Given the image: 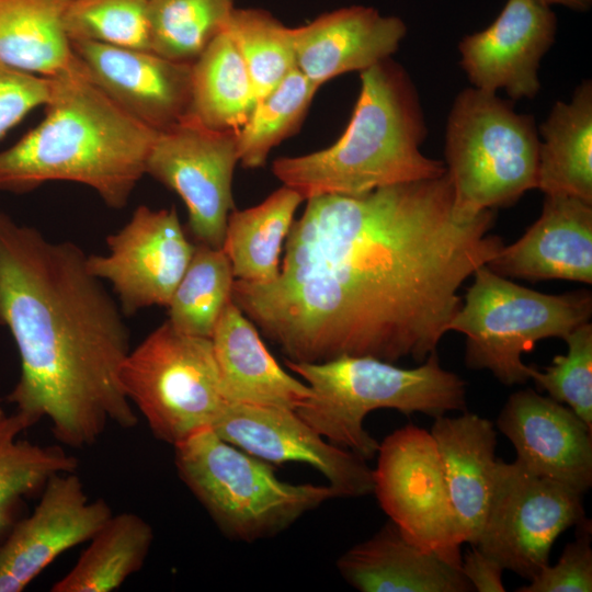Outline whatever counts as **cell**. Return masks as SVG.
Here are the masks:
<instances>
[{
    "label": "cell",
    "mask_w": 592,
    "mask_h": 592,
    "mask_svg": "<svg viewBox=\"0 0 592 592\" xmlns=\"http://www.w3.org/2000/svg\"><path fill=\"white\" fill-rule=\"evenodd\" d=\"M280 275L235 280L232 300L287 360L422 363L462 305V284L503 248L496 209L454 212L446 175L306 200Z\"/></svg>",
    "instance_id": "obj_1"
},
{
    "label": "cell",
    "mask_w": 592,
    "mask_h": 592,
    "mask_svg": "<svg viewBox=\"0 0 592 592\" xmlns=\"http://www.w3.org/2000/svg\"><path fill=\"white\" fill-rule=\"evenodd\" d=\"M87 258L0 208V327L21 362L5 400L32 426L46 419L55 439L77 449L138 421L118 377L132 349L125 316Z\"/></svg>",
    "instance_id": "obj_2"
},
{
    "label": "cell",
    "mask_w": 592,
    "mask_h": 592,
    "mask_svg": "<svg viewBox=\"0 0 592 592\" xmlns=\"http://www.w3.org/2000/svg\"><path fill=\"white\" fill-rule=\"evenodd\" d=\"M50 78L43 121L0 152V191L22 194L46 182L69 181L122 209L146 174L157 132L111 100L76 56Z\"/></svg>",
    "instance_id": "obj_3"
},
{
    "label": "cell",
    "mask_w": 592,
    "mask_h": 592,
    "mask_svg": "<svg viewBox=\"0 0 592 592\" xmlns=\"http://www.w3.org/2000/svg\"><path fill=\"white\" fill-rule=\"evenodd\" d=\"M360 73V94L339 139L319 151L273 161V174L305 201L361 195L446 172L443 161L420 150L426 126L406 70L389 57Z\"/></svg>",
    "instance_id": "obj_4"
},
{
    "label": "cell",
    "mask_w": 592,
    "mask_h": 592,
    "mask_svg": "<svg viewBox=\"0 0 592 592\" xmlns=\"http://www.w3.org/2000/svg\"><path fill=\"white\" fill-rule=\"evenodd\" d=\"M285 365L310 388L296 413L330 443L366 460L379 447L363 424L372 411L387 408L436 418L466 409L465 380L443 368L436 352L413 368L350 355L320 363L285 358Z\"/></svg>",
    "instance_id": "obj_5"
},
{
    "label": "cell",
    "mask_w": 592,
    "mask_h": 592,
    "mask_svg": "<svg viewBox=\"0 0 592 592\" xmlns=\"http://www.w3.org/2000/svg\"><path fill=\"white\" fill-rule=\"evenodd\" d=\"M173 448L180 479L234 540L253 543L275 536L338 498L328 483L281 480L272 464L224 441L210 428Z\"/></svg>",
    "instance_id": "obj_6"
},
{
    "label": "cell",
    "mask_w": 592,
    "mask_h": 592,
    "mask_svg": "<svg viewBox=\"0 0 592 592\" xmlns=\"http://www.w3.org/2000/svg\"><path fill=\"white\" fill-rule=\"evenodd\" d=\"M539 140L533 117L511 102L474 87L460 91L447 117L444 162L456 216L510 206L537 189Z\"/></svg>",
    "instance_id": "obj_7"
},
{
    "label": "cell",
    "mask_w": 592,
    "mask_h": 592,
    "mask_svg": "<svg viewBox=\"0 0 592 592\" xmlns=\"http://www.w3.org/2000/svg\"><path fill=\"white\" fill-rule=\"evenodd\" d=\"M464 303L448 331L466 337L465 363L488 369L506 386L530 379L522 354L546 338L563 339L589 322L592 296L588 291L544 294L519 285L486 264L474 272Z\"/></svg>",
    "instance_id": "obj_8"
},
{
    "label": "cell",
    "mask_w": 592,
    "mask_h": 592,
    "mask_svg": "<svg viewBox=\"0 0 592 592\" xmlns=\"http://www.w3.org/2000/svg\"><path fill=\"white\" fill-rule=\"evenodd\" d=\"M118 377L152 435L172 446L212 429L228 403L212 340L182 333L168 320L130 349Z\"/></svg>",
    "instance_id": "obj_9"
},
{
    "label": "cell",
    "mask_w": 592,
    "mask_h": 592,
    "mask_svg": "<svg viewBox=\"0 0 592 592\" xmlns=\"http://www.w3.org/2000/svg\"><path fill=\"white\" fill-rule=\"evenodd\" d=\"M582 493L498 459L488 512L476 546L531 580L549 563L558 536L585 520Z\"/></svg>",
    "instance_id": "obj_10"
},
{
    "label": "cell",
    "mask_w": 592,
    "mask_h": 592,
    "mask_svg": "<svg viewBox=\"0 0 592 592\" xmlns=\"http://www.w3.org/2000/svg\"><path fill=\"white\" fill-rule=\"evenodd\" d=\"M376 455L373 493L383 511L410 542L460 566L464 539L430 431L395 430Z\"/></svg>",
    "instance_id": "obj_11"
},
{
    "label": "cell",
    "mask_w": 592,
    "mask_h": 592,
    "mask_svg": "<svg viewBox=\"0 0 592 592\" xmlns=\"http://www.w3.org/2000/svg\"><path fill=\"white\" fill-rule=\"evenodd\" d=\"M238 162L236 134L184 118L157 132L146 174L184 202L187 226L197 243L219 249L235 209L232 177Z\"/></svg>",
    "instance_id": "obj_12"
},
{
    "label": "cell",
    "mask_w": 592,
    "mask_h": 592,
    "mask_svg": "<svg viewBox=\"0 0 592 592\" xmlns=\"http://www.w3.org/2000/svg\"><path fill=\"white\" fill-rule=\"evenodd\" d=\"M107 254H88L89 271L111 284L124 316L169 305L195 249L174 206H138L106 237Z\"/></svg>",
    "instance_id": "obj_13"
},
{
    "label": "cell",
    "mask_w": 592,
    "mask_h": 592,
    "mask_svg": "<svg viewBox=\"0 0 592 592\" xmlns=\"http://www.w3.org/2000/svg\"><path fill=\"white\" fill-rule=\"evenodd\" d=\"M212 430L224 441L272 465L303 463L318 470L338 497L373 493L366 459L326 440L295 410L227 403Z\"/></svg>",
    "instance_id": "obj_14"
},
{
    "label": "cell",
    "mask_w": 592,
    "mask_h": 592,
    "mask_svg": "<svg viewBox=\"0 0 592 592\" xmlns=\"http://www.w3.org/2000/svg\"><path fill=\"white\" fill-rule=\"evenodd\" d=\"M112 514L105 500L89 499L76 471L53 476L33 512L0 543V592L23 591L61 554L88 543Z\"/></svg>",
    "instance_id": "obj_15"
},
{
    "label": "cell",
    "mask_w": 592,
    "mask_h": 592,
    "mask_svg": "<svg viewBox=\"0 0 592 592\" xmlns=\"http://www.w3.org/2000/svg\"><path fill=\"white\" fill-rule=\"evenodd\" d=\"M556 30L549 5L508 0L488 27L460 41L462 68L476 89L493 93L503 89L513 100L532 99L539 91V64Z\"/></svg>",
    "instance_id": "obj_16"
},
{
    "label": "cell",
    "mask_w": 592,
    "mask_h": 592,
    "mask_svg": "<svg viewBox=\"0 0 592 592\" xmlns=\"http://www.w3.org/2000/svg\"><path fill=\"white\" fill-rule=\"evenodd\" d=\"M71 47L89 78L146 126L160 132L187 116L192 64L91 41Z\"/></svg>",
    "instance_id": "obj_17"
},
{
    "label": "cell",
    "mask_w": 592,
    "mask_h": 592,
    "mask_svg": "<svg viewBox=\"0 0 592 592\" xmlns=\"http://www.w3.org/2000/svg\"><path fill=\"white\" fill-rule=\"evenodd\" d=\"M516 462L580 493L592 485V429L569 407L531 388L513 392L497 419Z\"/></svg>",
    "instance_id": "obj_18"
},
{
    "label": "cell",
    "mask_w": 592,
    "mask_h": 592,
    "mask_svg": "<svg viewBox=\"0 0 592 592\" xmlns=\"http://www.w3.org/2000/svg\"><path fill=\"white\" fill-rule=\"evenodd\" d=\"M504 277L592 283V204L545 194L537 220L486 264Z\"/></svg>",
    "instance_id": "obj_19"
},
{
    "label": "cell",
    "mask_w": 592,
    "mask_h": 592,
    "mask_svg": "<svg viewBox=\"0 0 592 592\" xmlns=\"http://www.w3.org/2000/svg\"><path fill=\"white\" fill-rule=\"evenodd\" d=\"M405 22L368 7L325 13L292 29L296 68L314 84L350 71H363L389 58L406 36Z\"/></svg>",
    "instance_id": "obj_20"
},
{
    "label": "cell",
    "mask_w": 592,
    "mask_h": 592,
    "mask_svg": "<svg viewBox=\"0 0 592 592\" xmlns=\"http://www.w3.org/2000/svg\"><path fill=\"white\" fill-rule=\"evenodd\" d=\"M210 340L228 403L297 410L309 398L308 385L283 369L257 326L232 299L224 308Z\"/></svg>",
    "instance_id": "obj_21"
},
{
    "label": "cell",
    "mask_w": 592,
    "mask_h": 592,
    "mask_svg": "<svg viewBox=\"0 0 592 592\" xmlns=\"http://www.w3.org/2000/svg\"><path fill=\"white\" fill-rule=\"evenodd\" d=\"M337 568L361 592L474 590L460 566L410 542L390 520L373 536L343 553Z\"/></svg>",
    "instance_id": "obj_22"
},
{
    "label": "cell",
    "mask_w": 592,
    "mask_h": 592,
    "mask_svg": "<svg viewBox=\"0 0 592 592\" xmlns=\"http://www.w3.org/2000/svg\"><path fill=\"white\" fill-rule=\"evenodd\" d=\"M434 419L430 433L459 530L464 543L476 545L494 485L497 431L490 420L471 412Z\"/></svg>",
    "instance_id": "obj_23"
},
{
    "label": "cell",
    "mask_w": 592,
    "mask_h": 592,
    "mask_svg": "<svg viewBox=\"0 0 592 592\" xmlns=\"http://www.w3.org/2000/svg\"><path fill=\"white\" fill-rule=\"evenodd\" d=\"M537 189L592 204V83L583 81L570 102H556L539 127Z\"/></svg>",
    "instance_id": "obj_24"
},
{
    "label": "cell",
    "mask_w": 592,
    "mask_h": 592,
    "mask_svg": "<svg viewBox=\"0 0 592 592\" xmlns=\"http://www.w3.org/2000/svg\"><path fill=\"white\" fill-rule=\"evenodd\" d=\"M304 201L298 192L283 185L260 204L230 212L221 249L235 280L269 284L277 278L283 242Z\"/></svg>",
    "instance_id": "obj_25"
},
{
    "label": "cell",
    "mask_w": 592,
    "mask_h": 592,
    "mask_svg": "<svg viewBox=\"0 0 592 592\" xmlns=\"http://www.w3.org/2000/svg\"><path fill=\"white\" fill-rule=\"evenodd\" d=\"M257 101L246 64L223 30L191 65V102L185 118L237 134Z\"/></svg>",
    "instance_id": "obj_26"
},
{
    "label": "cell",
    "mask_w": 592,
    "mask_h": 592,
    "mask_svg": "<svg viewBox=\"0 0 592 592\" xmlns=\"http://www.w3.org/2000/svg\"><path fill=\"white\" fill-rule=\"evenodd\" d=\"M71 0H0V61L55 77L75 61L64 15Z\"/></svg>",
    "instance_id": "obj_27"
},
{
    "label": "cell",
    "mask_w": 592,
    "mask_h": 592,
    "mask_svg": "<svg viewBox=\"0 0 592 592\" xmlns=\"http://www.w3.org/2000/svg\"><path fill=\"white\" fill-rule=\"evenodd\" d=\"M152 540V526L140 515L112 514L50 591L112 592L143 568Z\"/></svg>",
    "instance_id": "obj_28"
},
{
    "label": "cell",
    "mask_w": 592,
    "mask_h": 592,
    "mask_svg": "<svg viewBox=\"0 0 592 592\" xmlns=\"http://www.w3.org/2000/svg\"><path fill=\"white\" fill-rule=\"evenodd\" d=\"M31 426L16 410L0 407V540L19 520L26 499L41 493L53 476L78 468L77 458L61 446L22 439Z\"/></svg>",
    "instance_id": "obj_29"
},
{
    "label": "cell",
    "mask_w": 592,
    "mask_h": 592,
    "mask_svg": "<svg viewBox=\"0 0 592 592\" xmlns=\"http://www.w3.org/2000/svg\"><path fill=\"white\" fill-rule=\"evenodd\" d=\"M234 283L231 263L223 249L196 243L167 306V320L182 333L210 339L224 308L232 299Z\"/></svg>",
    "instance_id": "obj_30"
},
{
    "label": "cell",
    "mask_w": 592,
    "mask_h": 592,
    "mask_svg": "<svg viewBox=\"0 0 592 592\" xmlns=\"http://www.w3.org/2000/svg\"><path fill=\"white\" fill-rule=\"evenodd\" d=\"M319 89L297 68L259 99L242 128L236 134L240 164L263 167L271 150L301 125Z\"/></svg>",
    "instance_id": "obj_31"
},
{
    "label": "cell",
    "mask_w": 592,
    "mask_h": 592,
    "mask_svg": "<svg viewBox=\"0 0 592 592\" xmlns=\"http://www.w3.org/2000/svg\"><path fill=\"white\" fill-rule=\"evenodd\" d=\"M235 0H149L151 52L192 64L223 32Z\"/></svg>",
    "instance_id": "obj_32"
},
{
    "label": "cell",
    "mask_w": 592,
    "mask_h": 592,
    "mask_svg": "<svg viewBox=\"0 0 592 592\" xmlns=\"http://www.w3.org/2000/svg\"><path fill=\"white\" fill-rule=\"evenodd\" d=\"M224 31L246 64L258 100L296 68L292 29L269 12L235 8Z\"/></svg>",
    "instance_id": "obj_33"
},
{
    "label": "cell",
    "mask_w": 592,
    "mask_h": 592,
    "mask_svg": "<svg viewBox=\"0 0 592 592\" xmlns=\"http://www.w3.org/2000/svg\"><path fill=\"white\" fill-rule=\"evenodd\" d=\"M149 0H71L64 27L72 41H91L139 50L150 49Z\"/></svg>",
    "instance_id": "obj_34"
},
{
    "label": "cell",
    "mask_w": 592,
    "mask_h": 592,
    "mask_svg": "<svg viewBox=\"0 0 592 592\" xmlns=\"http://www.w3.org/2000/svg\"><path fill=\"white\" fill-rule=\"evenodd\" d=\"M565 341L567 353L555 356L543 371L531 366L530 379L592 429V325L579 326Z\"/></svg>",
    "instance_id": "obj_35"
},
{
    "label": "cell",
    "mask_w": 592,
    "mask_h": 592,
    "mask_svg": "<svg viewBox=\"0 0 592 592\" xmlns=\"http://www.w3.org/2000/svg\"><path fill=\"white\" fill-rule=\"evenodd\" d=\"M579 535L563 548L558 561L545 566L528 584L517 592H591L592 591V548L589 520L580 524Z\"/></svg>",
    "instance_id": "obj_36"
},
{
    "label": "cell",
    "mask_w": 592,
    "mask_h": 592,
    "mask_svg": "<svg viewBox=\"0 0 592 592\" xmlns=\"http://www.w3.org/2000/svg\"><path fill=\"white\" fill-rule=\"evenodd\" d=\"M52 78L29 73L0 61V138L30 112L48 101Z\"/></svg>",
    "instance_id": "obj_37"
},
{
    "label": "cell",
    "mask_w": 592,
    "mask_h": 592,
    "mask_svg": "<svg viewBox=\"0 0 592 592\" xmlns=\"http://www.w3.org/2000/svg\"><path fill=\"white\" fill-rule=\"evenodd\" d=\"M460 570L473 589L478 592L505 591L502 566L474 545H470V549L462 557Z\"/></svg>",
    "instance_id": "obj_38"
},
{
    "label": "cell",
    "mask_w": 592,
    "mask_h": 592,
    "mask_svg": "<svg viewBox=\"0 0 592 592\" xmlns=\"http://www.w3.org/2000/svg\"><path fill=\"white\" fill-rule=\"evenodd\" d=\"M543 4L551 5V4H560L565 5L567 8L579 10V11H585L590 8L592 0H536Z\"/></svg>",
    "instance_id": "obj_39"
}]
</instances>
